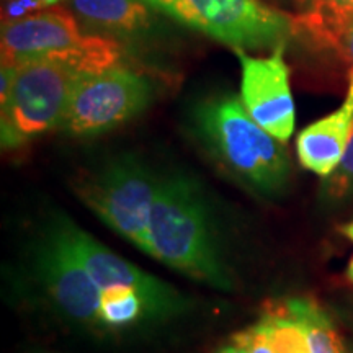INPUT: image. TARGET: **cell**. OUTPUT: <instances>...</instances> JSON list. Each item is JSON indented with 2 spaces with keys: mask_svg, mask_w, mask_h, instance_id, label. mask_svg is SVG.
<instances>
[{
  "mask_svg": "<svg viewBox=\"0 0 353 353\" xmlns=\"http://www.w3.org/2000/svg\"><path fill=\"white\" fill-rule=\"evenodd\" d=\"M143 252L213 288L232 286L203 190L185 174L159 179Z\"/></svg>",
  "mask_w": 353,
  "mask_h": 353,
  "instance_id": "cell-1",
  "label": "cell"
},
{
  "mask_svg": "<svg viewBox=\"0 0 353 353\" xmlns=\"http://www.w3.org/2000/svg\"><path fill=\"white\" fill-rule=\"evenodd\" d=\"M192 121L203 148L247 187L270 196L288 182L285 143L265 131L236 95L201 100L193 110Z\"/></svg>",
  "mask_w": 353,
  "mask_h": 353,
  "instance_id": "cell-2",
  "label": "cell"
},
{
  "mask_svg": "<svg viewBox=\"0 0 353 353\" xmlns=\"http://www.w3.org/2000/svg\"><path fill=\"white\" fill-rule=\"evenodd\" d=\"M120 57V44L101 34L82 33L81 21L65 8H48L2 28V65L44 59L77 74H95L117 68Z\"/></svg>",
  "mask_w": 353,
  "mask_h": 353,
  "instance_id": "cell-3",
  "label": "cell"
},
{
  "mask_svg": "<svg viewBox=\"0 0 353 353\" xmlns=\"http://www.w3.org/2000/svg\"><path fill=\"white\" fill-rule=\"evenodd\" d=\"M17 68L10 94L2 101L3 149H17L63 126L74 83L81 76L68 65L44 59L28 61Z\"/></svg>",
  "mask_w": 353,
  "mask_h": 353,
  "instance_id": "cell-4",
  "label": "cell"
},
{
  "mask_svg": "<svg viewBox=\"0 0 353 353\" xmlns=\"http://www.w3.org/2000/svg\"><path fill=\"white\" fill-rule=\"evenodd\" d=\"M157 185L159 179L143 162L120 156L87 172L76 190L79 198L112 231L143 250Z\"/></svg>",
  "mask_w": 353,
  "mask_h": 353,
  "instance_id": "cell-5",
  "label": "cell"
},
{
  "mask_svg": "<svg viewBox=\"0 0 353 353\" xmlns=\"http://www.w3.org/2000/svg\"><path fill=\"white\" fill-rule=\"evenodd\" d=\"M234 50H259L285 44L294 21L260 0H179L170 13Z\"/></svg>",
  "mask_w": 353,
  "mask_h": 353,
  "instance_id": "cell-6",
  "label": "cell"
},
{
  "mask_svg": "<svg viewBox=\"0 0 353 353\" xmlns=\"http://www.w3.org/2000/svg\"><path fill=\"white\" fill-rule=\"evenodd\" d=\"M151 82L125 68L81 74L74 83L63 128L72 136H97L148 108Z\"/></svg>",
  "mask_w": 353,
  "mask_h": 353,
  "instance_id": "cell-7",
  "label": "cell"
},
{
  "mask_svg": "<svg viewBox=\"0 0 353 353\" xmlns=\"http://www.w3.org/2000/svg\"><path fill=\"white\" fill-rule=\"evenodd\" d=\"M34 267L61 314L77 324L99 325L100 288L74 252L56 216L34 247Z\"/></svg>",
  "mask_w": 353,
  "mask_h": 353,
  "instance_id": "cell-8",
  "label": "cell"
},
{
  "mask_svg": "<svg viewBox=\"0 0 353 353\" xmlns=\"http://www.w3.org/2000/svg\"><path fill=\"white\" fill-rule=\"evenodd\" d=\"M56 219L72 245L74 252L100 290L112 285L131 286L143 294L152 319H164L179 314L187 307V301L182 294L165 281L149 275L148 272L141 270L108 247L100 244L94 236L79 228L68 216L57 214Z\"/></svg>",
  "mask_w": 353,
  "mask_h": 353,
  "instance_id": "cell-9",
  "label": "cell"
},
{
  "mask_svg": "<svg viewBox=\"0 0 353 353\" xmlns=\"http://www.w3.org/2000/svg\"><path fill=\"white\" fill-rule=\"evenodd\" d=\"M234 52L242 69L241 100L247 113L273 138L286 143L294 131V101L283 59L285 44L276 46L268 57H252L244 50Z\"/></svg>",
  "mask_w": 353,
  "mask_h": 353,
  "instance_id": "cell-10",
  "label": "cell"
},
{
  "mask_svg": "<svg viewBox=\"0 0 353 353\" xmlns=\"http://www.w3.org/2000/svg\"><path fill=\"white\" fill-rule=\"evenodd\" d=\"M353 128V68L345 100L335 112L304 128L296 139L298 159L312 174L329 176L342 161Z\"/></svg>",
  "mask_w": 353,
  "mask_h": 353,
  "instance_id": "cell-11",
  "label": "cell"
},
{
  "mask_svg": "<svg viewBox=\"0 0 353 353\" xmlns=\"http://www.w3.org/2000/svg\"><path fill=\"white\" fill-rule=\"evenodd\" d=\"M70 10L87 28L112 34H138L151 28L144 0H68Z\"/></svg>",
  "mask_w": 353,
  "mask_h": 353,
  "instance_id": "cell-12",
  "label": "cell"
},
{
  "mask_svg": "<svg viewBox=\"0 0 353 353\" xmlns=\"http://www.w3.org/2000/svg\"><path fill=\"white\" fill-rule=\"evenodd\" d=\"M143 319H152L139 291L126 285H112L100 290L99 325L107 329H126Z\"/></svg>",
  "mask_w": 353,
  "mask_h": 353,
  "instance_id": "cell-13",
  "label": "cell"
},
{
  "mask_svg": "<svg viewBox=\"0 0 353 353\" xmlns=\"http://www.w3.org/2000/svg\"><path fill=\"white\" fill-rule=\"evenodd\" d=\"M255 325L275 353H311L306 327L286 309L285 303L268 309Z\"/></svg>",
  "mask_w": 353,
  "mask_h": 353,
  "instance_id": "cell-14",
  "label": "cell"
},
{
  "mask_svg": "<svg viewBox=\"0 0 353 353\" xmlns=\"http://www.w3.org/2000/svg\"><path fill=\"white\" fill-rule=\"evenodd\" d=\"M285 306L306 327L311 353H347L329 316L309 299H290Z\"/></svg>",
  "mask_w": 353,
  "mask_h": 353,
  "instance_id": "cell-15",
  "label": "cell"
},
{
  "mask_svg": "<svg viewBox=\"0 0 353 353\" xmlns=\"http://www.w3.org/2000/svg\"><path fill=\"white\" fill-rule=\"evenodd\" d=\"M353 195V128L342 161L324 182V198L337 203Z\"/></svg>",
  "mask_w": 353,
  "mask_h": 353,
  "instance_id": "cell-16",
  "label": "cell"
},
{
  "mask_svg": "<svg viewBox=\"0 0 353 353\" xmlns=\"http://www.w3.org/2000/svg\"><path fill=\"white\" fill-rule=\"evenodd\" d=\"M232 343L242 348L245 353H275L257 325H252V327L237 332L232 337Z\"/></svg>",
  "mask_w": 353,
  "mask_h": 353,
  "instance_id": "cell-17",
  "label": "cell"
},
{
  "mask_svg": "<svg viewBox=\"0 0 353 353\" xmlns=\"http://www.w3.org/2000/svg\"><path fill=\"white\" fill-rule=\"evenodd\" d=\"M316 15L325 20H343L353 17V0H314Z\"/></svg>",
  "mask_w": 353,
  "mask_h": 353,
  "instance_id": "cell-18",
  "label": "cell"
},
{
  "mask_svg": "<svg viewBox=\"0 0 353 353\" xmlns=\"http://www.w3.org/2000/svg\"><path fill=\"white\" fill-rule=\"evenodd\" d=\"M57 0H8L7 3V23L10 21H15L19 19H23L28 12L41 10V8H46L56 3ZM6 13V15H7Z\"/></svg>",
  "mask_w": 353,
  "mask_h": 353,
  "instance_id": "cell-19",
  "label": "cell"
},
{
  "mask_svg": "<svg viewBox=\"0 0 353 353\" xmlns=\"http://www.w3.org/2000/svg\"><path fill=\"white\" fill-rule=\"evenodd\" d=\"M332 43L337 44V46L345 52L347 57L353 64V17H348V19L342 21L337 33H335Z\"/></svg>",
  "mask_w": 353,
  "mask_h": 353,
  "instance_id": "cell-20",
  "label": "cell"
},
{
  "mask_svg": "<svg viewBox=\"0 0 353 353\" xmlns=\"http://www.w3.org/2000/svg\"><path fill=\"white\" fill-rule=\"evenodd\" d=\"M17 65H2V74H0V100L6 101L8 94H10L13 82H15Z\"/></svg>",
  "mask_w": 353,
  "mask_h": 353,
  "instance_id": "cell-21",
  "label": "cell"
},
{
  "mask_svg": "<svg viewBox=\"0 0 353 353\" xmlns=\"http://www.w3.org/2000/svg\"><path fill=\"white\" fill-rule=\"evenodd\" d=\"M144 2L149 3V6L159 8V10L169 13V15H170L172 10H174L175 3L179 2V0H144Z\"/></svg>",
  "mask_w": 353,
  "mask_h": 353,
  "instance_id": "cell-22",
  "label": "cell"
},
{
  "mask_svg": "<svg viewBox=\"0 0 353 353\" xmlns=\"http://www.w3.org/2000/svg\"><path fill=\"white\" fill-rule=\"evenodd\" d=\"M216 353H245L244 350H242V348H239L237 345H228V347H223L221 348V350H218Z\"/></svg>",
  "mask_w": 353,
  "mask_h": 353,
  "instance_id": "cell-23",
  "label": "cell"
},
{
  "mask_svg": "<svg viewBox=\"0 0 353 353\" xmlns=\"http://www.w3.org/2000/svg\"><path fill=\"white\" fill-rule=\"evenodd\" d=\"M342 232L345 234V236L348 237V239H350V241L353 242V221H352V223L345 224V226L342 228Z\"/></svg>",
  "mask_w": 353,
  "mask_h": 353,
  "instance_id": "cell-24",
  "label": "cell"
},
{
  "mask_svg": "<svg viewBox=\"0 0 353 353\" xmlns=\"http://www.w3.org/2000/svg\"><path fill=\"white\" fill-rule=\"evenodd\" d=\"M347 278L353 283V259L350 260V263H348L347 267Z\"/></svg>",
  "mask_w": 353,
  "mask_h": 353,
  "instance_id": "cell-25",
  "label": "cell"
}]
</instances>
